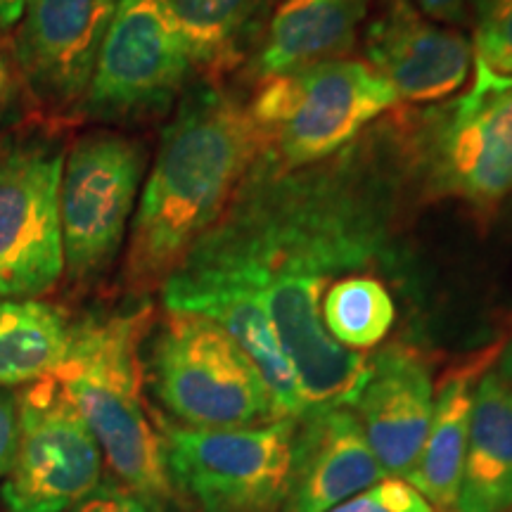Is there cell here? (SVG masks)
<instances>
[{
    "instance_id": "obj_1",
    "label": "cell",
    "mask_w": 512,
    "mask_h": 512,
    "mask_svg": "<svg viewBox=\"0 0 512 512\" xmlns=\"http://www.w3.org/2000/svg\"><path fill=\"white\" fill-rule=\"evenodd\" d=\"M256 155L259 131L235 95L216 86L183 95L131 221L124 278L133 290L166 283L233 202Z\"/></svg>"
},
{
    "instance_id": "obj_5",
    "label": "cell",
    "mask_w": 512,
    "mask_h": 512,
    "mask_svg": "<svg viewBox=\"0 0 512 512\" xmlns=\"http://www.w3.org/2000/svg\"><path fill=\"white\" fill-rule=\"evenodd\" d=\"M408 157L434 197L479 209L512 192V76L475 57V81L460 98L422 114Z\"/></svg>"
},
{
    "instance_id": "obj_13",
    "label": "cell",
    "mask_w": 512,
    "mask_h": 512,
    "mask_svg": "<svg viewBox=\"0 0 512 512\" xmlns=\"http://www.w3.org/2000/svg\"><path fill=\"white\" fill-rule=\"evenodd\" d=\"M162 297L166 311L207 318L238 344L271 389L280 420H299L309 411L259 290L230 275L178 266L162 285Z\"/></svg>"
},
{
    "instance_id": "obj_27",
    "label": "cell",
    "mask_w": 512,
    "mask_h": 512,
    "mask_svg": "<svg viewBox=\"0 0 512 512\" xmlns=\"http://www.w3.org/2000/svg\"><path fill=\"white\" fill-rule=\"evenodd\" d=\"M67 512H152L124 486H102Z\"/></svg>"
},
{
    "instance_id": "obj_16",
    "label": "cell",
    "mask_w": 512,
    "mask_h": 512,
    "mask_svg": "<svg viewBox=\"0 0 512 512\" xmlns=\"http://www.w3.org/2000/svg\"><path fill=\"white\" fill-rule=\"evenodd\" d=\"M387 477L351 408H313L297 420L285 512H328Z\"/></svg>"
},
{
    "instance_id": "obj_8",
    "label": "cell",
    "mask_w": 512,
    "mask_h": 512,
    "mask_svg": "<svg viewBox=\"0 0 512 512\" xmlns=\"http://www.w3.org/2000/svg\"><path fill=\"white\" fill-rule=\"evenodd\" d=\"M143 174V145L121 133L91 131L67 150L60 219L64 273L72 283H93L117 261Z\"/></svg>"
},
{
    "instance_id": "obj_3",
    "label": "cell",
    "mask_w": 512,
    "mask_h": 512,
    "mask_svg": "<svg viewBox=\"0 0 512 512\" xmlns=\"http://www.w3.org/2000/svg\"><path fill=\"white\" fill-rule=\"evenodd\" d=\"M396 102L399 95L370 64L344 57L268 76L249 102L259 131L256 157L278 171L320 164Z\"/></svg>"
},
{
    "instance_id": "obj_18",
    "label": "cell",
    "mask_w": 512,
    "mask_h": 512,
    "mask_svg": "<svg viewBox=\"0 0 512 512\" xmlns=\"http://www.w3.org/2000/svg\"><path fill=\"white\" fill-rule=\"evenodd\" d=\"M453 512H512V387L496 373L475 387Z\"/></svg>"
},
{
    "instance_id": "obj_6",
    "label": "cell",
    "mask_w": 512,
    "mask_h": 512,
    "mask_svg": "<svg viewBox=\"0 0 512 512\" xmlns=\"http://www.w3.org/2000/svg\"><path fill=\"white\" fill-rule=\"evenodd\" d=\"M174 489L202 512L283 510L297 420L240 430H192L155 415Z\"/></svg>"
},
{
    "instance_id": "obj_28",
    "label": "cell",
    "mask_w": 512,
    "mask_h": 512,
    "mask_svg": "<svg viewBox=\"0 0 512 512\" xmlns=\"http://www.w3.org/2000/svg\"><path fill=\"white\" fill-rule=\"evenodd\" d=\"M413 3L434 22L463 24L467 19L463 0H413Z\"/></svg>"
},
{
    "instance_id": "obj_25",
    "label": "cell",
    "mask_w": 512,
    "mask_h": 512,
    "mask_svg": "<svg viewBox=\"0 0 512 512\" xmlns=\"http://www.w3.org/2000/svg\"><path fill=\"white\" fill-rule=\"evenodd\" d=\"M22 98L27 95H24L22 79H19L12 43L5 38V31H0V126L17 117Z\"/></svg>"
},
{
    "instance_id": "obj_20",
    "label": "cell",
    "mask_w": 512,
    "mask_h": 512,
    "mask_svg": "<svg viewBox=\"0 0 512 512\" xmlns=\"http://www.w3.org/2000/svg\"><path fill=\"white\" fill-rule=\"evenodd\" d=\"M72 330L62 306L0 297V387H27L55 375L67 358Z\"/></svg>"
},
{
    "instance_id": "obj_9",
    "label": "cell",
    "mask_w": 512,
    "mask_h": 512,
    "mask_svg": "<svg viewBox=\"0 0 512 512\" xmlns=\"http://www.w3.org/2000/svg\"><path fill=\"white\" fill-rule=\"evenodd\" d=\"M17 448L3 479L12 512H67L100 489L102 451L55 375L22 387Z\"/></svg>"
},
{
    "instance_id": "obj_17",
    "label": "cell",
    "mask_w": 512,
    "mask_h": 512,
    "mask_svg": "<svg viewBox=\"0 0 512 512\" xmlns=\"http://www.w3.org/2000/svg\"><path fill=\"white\" fill-rule=\"evenodd\" d=\"M363 17L366 0H280L261 41L256 72L268 79L339 60L354 48Z\"/></svg>"
},
{
    "instance_id": "obj_22",
    "label": "cell",
    "mask_w": 512,
    "mask_h": 512,
    "mask_svg": "<svg viewBox=\"0 0 512 512\" xmlns=\"http://www.w3.org/2000/svg\"><path fill=\"white\" fill-rule=\"evenodd\" d=\"M320 313L332 339L361 354L377 347L394 328L396 304L380 278L347 275L323 294Z\"/></svg>"
},
{
    "instance_id": "obj_7",
    "label": "cell",
    "mask_w": 512,
    "mask_h": 512,
    "mask_svg": "<svg viewBox=\"0 0 512 512\" xmlns=\"http://www.w3.org/2000/svg\"><path fill=\"white\" fill-rule=\"evenodd\" d=\"M64 155L46 133L0 138V297L38 299L62 280Z\"/></svg>"
},
{
    "instance_id": "obj_12",
    "label": "cell",
    "mask_w": 512,
    "mask_h": 512,
    "mask_svg": "<svg viewBox=\"0 0 512 512\" xmlns=\"http://www.w3.org/2000/svg\"><path fill=\"white\" fill-rule=\"evenodd\" d=\"M330 285L299 275H275L256 285L297 377L306 408H351L368 377L370 358L335 342L320 302Z\"/></svg>"
},
{
    "instance_id": "obj_10",
    "label": "cell",
    "mask_w": 512,
    "mask_h": 512,
    "mask_svg": "<svg viewBox=\"0 0 512 512\" xmlns=\"http://www.w3.org/2000/svg\"><path fill=\"white\" fill-rule=\"evenodd\" d=\"M190 72L166 0H119L81 114L93 121L162 117L181 98Z\"/></svg>"
},
{
    "instance_id": "obj_26",
    "label": "cell",
    "mask_w": 512,
    "mask_h": 512,
    "mask_svg": "<svg viewBox=\"0 0 512 512\" xmlns=\"http://www.w3.org/2000/svg\"><path fill=\"white\" fill-rule=\"evenodd\" d=\"M17 422H19V396L17 389L0 387V479L10 472L17 448Z\"/></svg>"
},
{
    "instance_id": "obj_19",
    "label": "cell",
    "mask_w": 512,
    "mask_h": 512,
    "mask_svg": "<svg viewBox=\"0 0 512 512\" xmlns=\"http://www.w3.org/2000/svg\"><path fill=\"white\" fill-rule=\"evenodd\" d=\"M498 351L501 347L484 351L472 361L451 370L441 382L439 394L434 396L430 432H427L418 463L408 475V482L432 503L437 512L456 510L475 387L479 375L494 361V356H498Z\"/></svg>"
},
{
    "instance_id": "obj_30",
    "label": "cell",
    "mask_w": 512,
    "mask_h": 512,
    "mask_svg": "<svg viewBox=\"0 0 512 512\" xmlns=\"http://www.w3.org/2000/svg\"><path fill=\"white\" fill-rule=\"evenodd\" d=\"M494 373L512 387V339L505 344V347H501V351H498V366Z\"/></svg>"
},
{
    "instance_id": "obj_24",
    "label": "cell",
    "mask_w": 512,
    "mask_h": 512,
    "mask_svg": "<svg viewBox=\"0 0 512 512\" xmlns=\"http://www.w3.org/2000/svg\"><path fill=\"white\" fill-rule=\"evenodd\" d=\"M328 512H437L432 503L403 477H382L368 489Z\"/></svg>"
},
{
    "instance_id": "obj_29",
    "label": "cell",
    "mask_w": 512,
    "mask_h": 512,
    "mask_svg": "<svg viewBox=\"0 0 512 512\" xmlns=\"http://www.w3.org/2000/svg\"><path fill=\"white\" fill-rule=\"evenodd\" d=\"M27 0H0V31H12L24 15Z\"/></svg>"
},
{
    "instance_id": "obj_2",
    "label": "cell",
    "mask_w": 512,
    "mask_h": 512,
    "mask_svg": "<svg viewBox=\"0 0 512 512\" xmlns=\"http://www.w3.org/2000/svg\"><path fill=\"white\" fill-rule=\"evenodd\" d=\"M152 309L83 318L74 323L57 382L91 427L102 458L133 496L152 512L176 501L164 460L162 434L145 403L143 342Z\"/></svg>"
},
{
    "instance_id": "obj_4",
    "label": "cell",
    "mask_w": 512,
    "mask_h": 512,
    "mask_svg": "<svg viewBox=\"0 0 512 512\" xmlns=\"http://www.w3.org/2000/svg\"><path fill=\"white\" fill-rule=\"evenodd\" d=\"M159 406L192 430H240L280 420L271 389L211 320L166 311L143 358Z\"/></svg>"
},
{
    "instance_id": "obj_15",
    "label": "cell",
    "mask_w": 512,
    "mask_h": 512,
    "mask_svg": "<svg viewBox=\"0 0 512 512\" xmlns=\"http://www.w3.org/2000/svg\"><path fill=\"white\" fill-rule=\"evenodd\" d=\"M351 411L382 470L408 479L434 413V384L425 356L401 342L377 351Z\"/></svg>"
},
{
    "instance_id": "obj_11",
    "label": "cell",
    "mask_w": 512,
    "mask_h": 512,
    "mask_svg": "<svg viewBox=\"0 0 512 512\" xmlns=\"http://www.w3.org/2000/svg\"><path fill=\"white\" fill-rule=\"evenodd\" d=\"M119 0H27L12 36L24 95L50 119L79 117Z\"/></svg>"
},
{
    "instance_id": "obj_14",
    "label": "cell",
    "mask_w": 512,
    "mask_h": 512,
    "mask_svg": "<svg viewBox=\"0 0 512 512\" xmlns=\"http://www.w3.org/2000/svg\"><path fill=\"white\" fill-rule=\"evenodd\" d=\"M370 67L411 102H437L463 86L472 67L465 36L441 29L411 0H380L366 29Z\"/></svg>"
},
{
    "instance_id": "obj_21",
    "label": "cell",
    "mask_w": 512,
    "mask_h": 512,
    "mask_svg": "<svg viewBox=\"0 0 512 512\" xmlns=\"http://www.w3.org/2000/svg\"><path fill=\"white\" fill-rule=\"evenodd\" d=\"M271 0H166L192 67L219 76L238 67Z\"/></svg>"
},
{
    "instance_id": "obj_23",
    "label": "cell",
    "mask_w": 512,
    "mask_h": 512,
    "mask_svg": "<svg viewBox=\"0 0 512 512\" xmlns=\"http://www.w3.org/2000/svg\"><path fill=\"white\" fill-rule=\"evenodd\" d=\"M477 60L512 76V0H472Z\"/></svg>"
}]
</instances>
